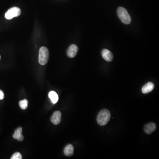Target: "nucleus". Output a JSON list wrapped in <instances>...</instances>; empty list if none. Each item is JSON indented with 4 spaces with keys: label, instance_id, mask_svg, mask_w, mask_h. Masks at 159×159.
Segmentation results:
<instances>
[{
    "label": "nucleus",
    "instance_id": "obj_1",
    "mask_svg": "<svg viewBox=\"0 0 159 159\" xmlns=\"http://www.w3.org/2000/svg\"><path fill=\"white\" fill-rule=\"evenodd\" d=\"M111 115L108 110L103 109L99 112L97 117V122L100 126H105L110 120Z\"/></svg>",
    "mask_w": 159,
    "mask_h": 159
},
{
    "label": "nucleus",
    "instance_id": "obj_2",
    "mask_svg": "<svg viewBox=\"0 0 159 159\" xmlns=\"http://www.w3.org/2000/svg\"><path fill=\"white\" fill-rule=\"evenodd\" d=\"M117 14L122 23L126 25H129L131 22V18L128 13L127 9L123 7L118 8Z\"/></svg>",
    "mask_w": 159,
    "mask_h": 159
},
{
    "label": "nucleus",
    "instance_id": "obj_3",
    "mask_svg": "<svg viewBox=\"0 0 159 159\" xmlns=\"http://www.w3.org/2000/svg\"><path fill=\"white\" fill-rule=\"evenodd\" d=\"M49 58V52L48 48L42 47L39 50L38 62L41 65H45L48 63Z\"/></svg>",
    "mask_w": 159,
    "mask_h": 159
},
{
    "label": "nucleus",
    "instance_id": "obj_4",
    "mask_svg": "<svg viewBox=\"0 0 159 159\" xmlns=\"http://www.w3.org/2000/svg\"><path fill=\"white\" fill-rule=\"evenodd\" d=\"M21 14V10L18 7H12L8 10L5 14L6 19L11 20L15 17L20 16Z\"/></svg>",
    "mask_w": 159,
    "mask_h": 159
},
{
    "label": "nucleus",
    "instance_id": "obj_5",
    "mask_svg": "<svg viewBox=\"0 0 159 159\" xmlns=\"http://www.w3.org/2000/svg\"><path fill=\"white\" fill-rule=\"evenodd\" d=\"M78 51V46L75 44H72L68 48L67 51V56L70 58L75 57Z\"/></svg>",
    "mask_w": 159,
    "mask_h": 159
},
{
    "label": "nucleus",
    "instance_id": "obj_6",
    "mask_svg": "<svg viewBox=\"0 0 159 159\" xmlns=\"http://www.w3.org/2000/svg\"><path fill=\"white\" fill-rule=\"evenodd\" d=\"M61 114L60 111H55L53 113L51 118V122L54 125H57L61 121Z\"/></svg>",
    "mask_w": 159,
    "mask_h": 159
},
{
    "label": "nucleus",
    "instance_id": "obj_7",
    "mask_svg": "<svg viewBox=\"0 0 159 159\" xmlns=\"http://www.w3.org/2000/svg\"><path fill=\"white\" fill-rule=\"evenodd\" d=\"M157 129L156 124L154 122H149L146 124L144 128V132L148 134H150Z\"/></svg>",
    "mask_w": 159,
    "mask_h": 159
},
{
    "label": "nucleus",
    "instance_id": "obj_8",
    "mask_svg": "<svg viewBox=\"0 0 159 159\" xmlns=\"http://www.w3.org/2000/svg\"><path fill=\"white\" fill-rule=\"evenodd\" d=\"M101 55L104 59L106 61H109V62L111 61L113 59L112 53L107 49H103L101 52Z\"/></svg>",
    "mask_w": 159,
    "mask_h": 159
},
{
    "label": "nucleus",
    "instance_id": "obj_9",
    "mask_svg": "<svg viewBox=\"0 0 159 159\" xmlns=\"http://www.w3.org/2000/svg\"><path fill=\"white\" fill-rule=\"evenodd\" d=\"M22 128L21 127H19L15 130V133L13 135V137L19 141H23L24 139V137L22 135Z\"/></svg>",
    "mask_w": 159,
    "mask_h": 159
},
{
    "label": "nucleus",
    "instance_id": "obj_10",
    "mask_svg": "<svg viewBox=\"0 0 159 159\" xmlns=\"http://www.w3.org/2000/svg\"><path fill=\"white\" fill-rule=\"evenodd\" d=\"M154 88V84L153 83L148 82L144 85L142 88V92L144 94L149 93L153 90Z\"/></svg>",
    "mask_w": 159,
    "mask_h": 159
},
{
    "label": "nucleus",
    "instance_id": "obj_11",
    "mask_svg": "<svg viewBox=\"0 0 159 159\" xmlns=\"http://www.w3.org/2000/svg\"><path fill=\"white\" fill-rule=\"evenodd\" d=\"M64 153L67 157H70L74 154V147L71 144H69L65 146L64 149Z\"/></svg>",
    "mask_w": 159,
    "mask_h": 159
},
{
    "label": "nucleus",
    "instance_id": "obj_12",
    "mask_svg": "<svg viewBox=\"0 0 159 159\" xmlns=\"http://www.w3.org/2000/svg\"><path fill=\"white\" fill-rule=\"evenodd\" d=\"M49 97L53 104H55L58 101V96L55 91H51L49 93Z\"/></svg>",
    "mask_w": 159,
    "mask_h": 159
},
{
    "label": "nucleus",
    "instance_id": "obj_13",
    "mask_svg": "<svg viewBox=\"0 0 159 159\" xmlns=\"http://www.w3.org/2000/svg\"><path fill=\"white\" fill-rule=\"evenodd\" d=\"M19 105L22 109H26L28 108V101L26 99L20 101L19 102Z\"/></svg>",
    "mask_w": 159,
    "mask_h": 159
},
{
    "label": "nucleus",
    "instance_id": "obj_14",
    "mask_svg": "<svg viewBox=\"0 0 159 159\" xmlns=\"http://www.w3.org/2000/svg\"><path fill=\"white\" fill-rule=\"evenodd\" d=\"M11 159H22V155L19 152H16L13 154L11 157Z\"/></svg>",
    "mask_w": 159,
    "mask_h": 159
},
{
    "label": "nucleus",
    "instance_id": "obj_15",
    "mask_svg": "<svg viewBox=\"0 0 159 159\" xmlns=\"http://www.w3.org/2000/svg\"><path fill=\"white\" fill-rule=\"evenodd\" d=\"M4 93L2 90H0V100H3L4 98Z\"/></svg>",
    "mask_w": 159,
    "mask_h": 159
},
{
    "label": "nucleus",
    "instance_id": "obj_16",
    "mask_svg": "<svg viewBox=\"0 0 159 159\" xmlns=\"http://www.w3.org/2000/svg\"><path fill=\"white\" fill-rule=\"evenodd\" d=\"M0 59H1V56H0Z\"/></svg>",
    "mask_w": 159,
    "mask_h": 159
}]
</instances>
